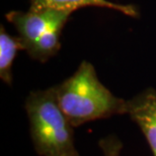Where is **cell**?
<instances>
[{"label": "cell", "mask_w": 156, "mask_h": 156, "mask_svg": "<svg viewBox=\"0 0 156 156\" xmlns=\"http://www.w3.org/2000/svg\"><path fill=\"white\" fill-rule=\"evenodd\" d=\"M54 88L59 105L74 128L127 111V100L112 94L87 61L81 62L74 74Z\"/></svg>", "instance_id": "cell-1"}, {"label": "cell", "mask_w": 156, "mask_h": 156, "mask_svg": "<svg viewBox=\"0 0 156 156\" xmlns=\"http://www.w3.org/2000/svg\"><path fill=\"white\" fill-rule=\"evenodd\" d=\"M25 109L38 155L72 156L77 153L74 127L59 105L54 87L29 92Z\"/></svg>", "instance_id": "cell-2"}, {"label": "cell", "mask_w": 156, "mask_h": 156, "mask_svg": "<svg viewBox=\"0 0 156 156\" xmlns=\"http://www.w3.org/2000/svg\"><path fill=\"white\" fill-rule=\"evenodd\" d=\"M73 12L50 8H36L29 10H11L5 18L14 26L22 51L31 58L46 62L61 49V36L66 23Z\"/></svg>", "instance_id": "cell-3"}, {"label": "cell", "mask_w": 156, "mask_h": 156, "mask_svg": "<svg viewBox=\"0 0 156 156\" xmlns=\"http://www.w3.org/2000/svg\"><path fill=\"white\" fill-rule=\"evenodd\" d=\"M145 136L153 156H156V90L146 88L127 100V111Z\"/></svg>", "instance_id": "cell-4"}, {"label": "cell", "mask_w": 156, "mask_h": 156, "mask_svg": "<svg viewBox=\"0 0 156 156\" xmlns=\"http://www.w3.org/2000/svg\"><path fill=\"white\" fill-rule=\"evenodd\" d=\"M29 6L70 12H75L81 8L97 7L120 12L132 18H138L140 16L139 9L136 5L125 4L109 0H29Z\"/></svg>", "instance_id": "cell-5"}, {"label": "cell", "mask_w": 156, "mask_h": 156, "mask_svg": "<svg viewBox=\"0 0 156 156\" xmlns=\"http://www.w3.org/2000/svg\"><path fill=\"white\" fill-rule=\"evenodd\" d=\"M18 51H22L17 35H11L0 25V79L4 84L12 86L13 62Z\"/></svg>", "instance_id": "cell-6"}, {"label": "cell", "mask_w": 156, "mask_h": 156, "mask_svg": "<svg viewBox=\"0 0 156 156\" xmlns=\"http://www.w3.org/2000/svg\"><path fill=\"white\" fill-rule=\"evenodd\" d=\"M98 145L104 156H121L123 143L117 136L108 135L107 137L101 138L98 142Z\"/></svg>", "instance_id": "cell-7"}, {"label": "cell", "mask_w": 156, "mask_h": 156, "mask_svg": "<svg viewBox=\"0 0 156 156\" xmlns=\"http://www.w3.org/2000/svg\"><path fill=\"white\" fill-rule=\"evenodd\" d=\"M72 156H79V154H78V152H77V153H75V154H73Z\"/></svg>", "instance_id": "cell-8"}]
</instances>
